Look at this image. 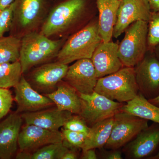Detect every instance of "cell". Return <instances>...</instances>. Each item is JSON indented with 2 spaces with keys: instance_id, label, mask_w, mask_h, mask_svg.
I'll list each match as a JSON object with an SVG mask.
<instances>
[{
  "instance_id": "cell-1",
  "label": "cell",
  "mask_w": 159,
  "mask_h": 159,
  "mask_svg": "<svg viewBox=\"0 0 159 159\" xmlns=\"http://www.w3.org/2000/svg\"><path fill=\"white\" fill-rule=\"evenodd\" d=\"M102 42L98 21L90 23L68 40L58 52L57 61L68 65L79 60L91 59Z\"/></svg>"
},
{
  "instance_id": "cell-2",
  "label": "cell",
  "mask_w": 159,
  "mask_h": 159,
  "mask_svg": "<svg viewBox=\"0 0 159 159\" xmlns=\"http://www.w3.org/2000/svg\"><path fill=\"white\" fill-rule=\"evenodd\" d=\"M139 89L134 67H125L113 74L98 78L94 91L119 102H128L138 94Z\"/></svg>"
},
{
  "instance_id": "cell-3",
  "label": "cell",
  "mask_w": 159,
  "mask_h": 159,
  "mask_svg": "<svg viewBox=\"0 0 159 159\" xmlns=\"http://www.w3.org/2000/svg\"><path fill=\"white\" fill-rule=\"evenodd\" d=\"M60 40H53L40 33L31 32L21 39L20 62L23 73L32 67L57 57L61 48Z\"/></svg>"
},
{
  "instance_id": "cell-4",
  "label": "cell",
  "mask_w": 159,
  "mask_h": 159,
  "mask_svg": "<svg viewBox=\"0 0 159 159\" xmlns=\"http://www.w3.org/2000/svg\"><path fill=\"white\" fill-rule=\"evenodd\" d=\"M148 22L137 21L129 26L119 45L118 55L122 65L134 67L145 56L148 48Z\"/></svg>"
},
{
  "instance_id": "cell-5",
  "label": "cell",
  "mask_w": 159,
  "mask_h": 159,
  "mask_svg": "<svg viewBox=\"0 0 159 159\" xmlns=\"http://www.w3.org/2000/svg\"><path fill=\"white\" fill-rule=\"evenodd\" d=\"M87 0H62L54 6L42 26L40 33L49 37L70 28L84 14Z\"/></svg>"
},
{
  "instance_id": "cell-6",
  "label": "cell",
  "mask_w": 159,
  "mask_h": 159,
  "mask_svg": "<svg viewBox=\"0 0 159 159\" xmlns=\"http://www.w3.org/2000/svg\"><path fill=\"white\" fill-rule=\"evenodd\" d=\"M110 137L104 146L118 149L126 145L142 131L148 127V121L120 111L115 115Z\"/></svg>"
},
{
  "instance_id": "cell-7",
  "label": "cell",
  "mask_w": 159,
  "mask_h": 159,
  "mask_svg": "<svg viewBox=\"0 0 159 159\" xmlns=\"http://www.w3.org/2000/svg\"><path fill=\"white\" fill-rule=\"evenodd\" d=\"M78 94L81 101V109L78 115L87 124L92 126L113 117L123 105L122 102L111 100L95 91L89 94Z\"/></svg>"
},
{
  "instance_id": "cell-8",
  "label": "cell",
  "mask_w": 159,
  "mask_h": 159,
  "mask_svg": "<svg viewBox=\"0 0 159 159\" xmlns=\"http://www.w3.org/2000/svg\"><path fill=\"white\" fill-rule=\"evenodd\" d=\"M152 11L147 0H120L113 37L117 38L133 23L148 22Z\"/></svg>"
},
{
  "instance_id": "cell-9",
  "label": "cell",
  "mask_w": 159,
  "mask_h": 159,
  "mask_svg": "<svg viewBox=\"0 0 159 159\" xmlns=\"http://www.w3.org/2000/svg\"><path fill=\"white\" fill-rule=\"evenodd\" d=\"M68 68V65L57 61L45 64L32 72L29 83L39 93H50L56 89L58 84L66 76Z\"/></svg>"
},
{
  "instance_id": "cell-10",
  "label": "cell",
  "mask_w": 159,
  "mask_h": 159,
  "mask_svg": "<svg viewBox=\"0 0 159 159\" xmlns=\"http://www.w3.org/2000/svg\"><path fill=\"white\" fill-rule=\"evenodd\" d=\"M98 79L91 59H83L69 67L63 80L79 93L89 94L94 92Z\"/></svg>"
},
{
  "instance_id": "cell-11",
  "label": "cell",
  "mask_w": 159,
  "mask_h": 159,
  "mask_svg": "<svg viewBox=\"0 0 159 159\" xmlns=\"http://www.w3.org/2000/svg\"><path fill=\"white\" fill-rule=\"evenodd\" d=\"M62 133L32 124H26L20 131L18 146L20 151H35L45 145L62 142Z\"/></svg>"
},
{
  "instance_id": "cell-12",
  "label": "cell",
  "mask_w": 159,
  "mask_h": 159,
  "mask_svg": "<svg viewBox=\"0 0 159 159\" xmlns=\"http://www.w3.org/2000/svg\"><path fill=\"white\" fill-rule=\"evenodd\" d=\"M139 90L146 98L159 94V61L153 55L144 57L135 69Z\"/></svg>"
},
{
  "instance_id": "cell-13",
  "label": "cell",
  "mask_w": 159,
  "mask_h": 159,
  "mask_svg": "<svg viewBox=\"0 0 159 159\" xmlns=\"http://www.w3.org/2000/svg\"><path fill=\"white\" fill-rule=\"evenodd\" d=\"M15 88L17 113L37 111L55 105L48 97L35 90L23 76Z\"/></svg>"
},
{
  "instance_id": "cell-14",
  "label": "cell",
  "mask_w": 159,
  "mask_h": 159,
  "mask_svg": "<svg viewBox=\"0 0 159 159\" xmlns=\"http://www.w3.org/2000/svg\"><path fill=\"white\" fill-rule=\"evenodd\" d=\"M118 48L117 43L102 42L94 51L91 60L97 78L113 74L123 67L118 55Z\"/></svg>"
},
{
  "instance_id": "cell-15",
  "label": "cell",
  "mask_w": 159,
  "mask_h": 159,
  "mask_svg": "<svg viewBox=\"0 0 159 159\" xmlns=\"http://www.w3.org/2000/svg\"><path fill=\"white\" fill-rule=\"evenodd\" d=\"M22 121L16 112L0 123V159H10L16 152Z\"/></svg>"
},
{
  "instance_id": "cell-16",
  "label": "cell",
  "mask_w": 159,
  "mask_h": 159,
  "mask_svg": "<svg viewBox=\"0 0 159 159\" xmlns=\"http://www.w3.org/2000/svg\"><path fill=\"white\" fill-rule=\"evenodd\" d=\"M72 113L57 107L25 112L21 115L26 124H32L51 130H59L72 116Z\"/></svg>"
},
{
  "instance_id": "cell-17",
  "label": "cell",
  "mask_w": 159,
  "mask_h": 159,
  "mask_svg": "<svg viewBox=\"0 0 159 159\" xmlns=\"http://www.w3.org/2000/svg\"><path fill=\"white\" fill-rule=\"evenodd\" d=\"M159 145V128L148 127L142 131L126 146V154L132 159L147 157Z\"/></svg>"
},
{
  "instance_id": "cell-18",
  "label": "cell",
  "mask_w": 159,
  "mask_h": 159,
  "mask_svg": "<svg viewBox=\"0 0 159 159\" xmlns=\"http://www.w3.org/2000/svg\"><path fill=\"white\" fill-rule=\"evenodd\" d=\"M99 13L98 28L102 42L111 41L116 22L120 0H96Z\"/></svg>"
},
{
  "instance_id": "cell-19",
  "label": "cell",
  "mask_w": 159,
  "mask_h": 159,
  "mask_svg": "<svg viewBox=\"0 0 159 159\" xmlns=\"http://www.w3.org/2000/svg\"><path fill=\"white\" fill-rule=\"evenodd\" d=\"M44 95L51 99L60 110L67 111L75 115H79L80 113L81 101L79 94L65 81L61 80L57 84L55 91Z\"/></svg>"
},
{
  "instance_id": "cell-20",
  "label": "cell",
  "mask_w": 159,
  "mask_h": 159,
  "mask_svg": "<svg viewBox=\"0 0 159 159\" xmlns=\"http://www.w3.org/2000/svg\"><path fill=\"white\" fill-rule=\"evenodd\" d=\"M14 15L23 28L30 27L36 22L48 5V0H15Z\"/></svg>"
},
{
  "instance_id": "cell-21",
  "label": "cell",
  "mask_w": 159,
  "mask_h": 159,
  "mask_svg": "<svg viewBox=\"0 0 159 159\" xmlns=\"http://www.w3.org/2000/svg\"><path fill=\"white\" fill-rule=\"evenodd\" d=\"M120 111L159 124V107L149 102L142 93L122 106Z\"/></svg>"
},
{
  "instance_id": "cell-22",
  "label": "cell",
  "mask_w": 159,
  "mask_h": 159,
  "mask_svg": "<svg viewBox=\"0 0 159 159\" xmlns=\"http://www.w3.org/2000/svg\"><path fill=\"white\" fill-rule=\"evenodd\" d=\"M114 123V117L97 122L90 127L82 150L104 147L110 137Z\"/></svg>"
},
{
  "instance_id": "cell-23",
  "label": "cell",
  "mask_w": 159,
  "mask_h": 159,
  "mask_svg": "<svg viewBox=\"0 0 159 159\" xmlns=\"http://www.w3.org/2000/svg\"><path fill=\"white\" fill-rule=\"evenodd\" d=\"M21 40L13 36L0 38V64L20 60Z\"/></svg>"
},
{
  "instance_id": "cell-24",
  "label": "cell",
  "mask_w": 159,
  "mask_h": 159,
  "mask_svg": "<svg viewBox=\"0 0 159 159\" xmlns=\"http://www.w3.org/2000/svg\"><path fill=\"white\" fill-rule=\"evenodd\" d=\"M23 74L19 61L0 64V88L8 89L16 86Z\"/></svg>"
},
{
  "instance_id": "cell-25",
  "label": "cell",
  "mask_w": 159,
  "mask_h": 159,
  "mask_svg": "<svg viewBox=\"0 0 159 159\" xmlns=\"http://www.w3.org/2000/svg\"><path fill=\"white\" fill-rule=\"evenodd\" d=\"M69 150L68 147L62 142L45 145L31 153V159H61Z\"/></svg>"
},
{
  "instance_id": "cell-26",
  "label": "cell",
  "mask_w": 159,
  "mask_h": 159,
  "mask_svg": "<svg viewBox=\"0 0 159 159\" xmlns=\"http://www.w3.org/2000/svg\"><path fill=\"white\" fill-rule=\"evenodd\" d=\"M148 48L153 49L159 45V11L152 12L148 22Z\"/></svg>"
},
{
  "instance_id": "cell-27",
  "label": "cell",
  "mask_w": 159,
  "mask_h": 159,
  "mask_svg": "<svg viewBox=\"0 0 159 159\" xmlns=\"http://www.w3.org/2000/svg\"><path fill=\"white\" fill-rule=\"evenodd\" d=\"M61 133L65 144L67 146L77 148H82L88 134L66 129H63Z\"/></svg>"
},
{
  "instance_id": "cell-28",
  "label": "cell",
  "mask_w": 159,
  "mask_h": 159,
  "mask_svg": "<svg viewBox=\"0 0 159 159\" xmlns=\"http://www.w3.org/2000/svg\"><path fill=\"white\" fill-rule=\"evenodd\" d=\"M15 2L5 9H0V38L10 30L13 23Z\"/></svg>"
},
{
  "instance_id": "cell-29",
  "label": "cell",
  "mask_w": 159,
  "mask_h": 159,
  "mask_svg": "<svg viewBox=\"0 0 159 159\" xmlns=\"http://www.w3.org/2000/svg\"><path fill=\"white\" fill-rule=\"evenodd\" d=\"M63 127L64 129L86 134H89L90 129V127L88 126L85 121L78 115L71 116Z\"/></svg>"
},
{
  "instance_id": "cell-30",
  "label": "cell",
  "mask_w": 159,
  "mask_h": 159,
  "mask_svg": "<svg viewBox=\"0 0 159 159\" xmlns=\"http://www.w3.org/2000/svg\"><path fill=\"white\" fill-rule=\"evenodd\" d=\"M12 101L11 92L8 89L0 88V119L8 113L12 106Z\"/></svg>"
},
{
  "instance_id": "cell-31",
  "label": "cell",
  "mask_w": 159,
  "mask_h": 159,
  "mask_svg": "<svg viewBox=\"0 0 159 159\" xmlns=\"http://www.w3.org/2000/svg\"><path fill=\"white\" fill-rule=\"evenodd\" d=\"M95 149H89L83 151L80 158L82 159H97V154Z\"/></svg>"
},
{
  "instance_id": "cell-32",
  "label": "cell",
  "mask_w": 159,
  "mask_h": 159,
  "mask_svg": "<svg viewBox=\"0 0 159 159\" xmlns=\"http://www.w3.org/2000/svg\"><path fill=\"white\" fill-rule=\"evenodd\" d=\"M106 159H122V154L119 151L114 150L113 151L111 152L107 153L105 156Z\"/></svg>"
},
{
  "instance_id": "cell-33",
  "label": "cell",
  "mask_w": 159,
  "mask_h": 159,
  "mask_svg": "<svg viewBox=\"0 0 159 159\" xmlns=\"http://www.w3.org/2000/svg\"><path fill=\"white\" fill-rule=\"evenodd\" d=\"M152 12L159 11V0H147Z\"/></svg>"
},
{
  "instance_id": "cell-34",
  "label": "cell",
  "mask_w": 159,
  "mask_h": 159,
  "mask_svg": "<svg viewBox=\"0 0 159 159\" xmlns=\"http://www.w3.org/2000/svg\"><path fill=\"white\" fill-rule=\"evenodd\" d=\"M31 153L29 152L20 151L17 154L16 159H31Z\"/></svg>"
},
{
  "instance_id": "cell-35",
  "label": "cell",
  "mask_w": 159,
  "mask_h": 159,
  "mask_svg": "<svg viewBox=\"0 0 159 159\" xmlns=\"http://www.w3.org/2000/svg\"><path fill=\"white\" fill-rule=\"evenodd\" d=\"M77 158V154L74 150L70 149L64 154L61 159H76Z\"/></svg>"
},
{
  "instance_id": "cell-36",
  "label": "cell",
  "mask_w": 159,
  "mask_h": 159,
  "mask_svg": "<svg viewBox=\"0 0 159 159\" xmlns=\"http://www.w3.org/2000/svg\"><path fill=\"white\" fill-rule=\"evenodd\" d=\"M15 0H0V9H5L10 6Z\"/></svg>"
},
{
  "instance_id": "cell-37",
  "label": "cell",
  "mask_w": 159,
  "mask_h": 159,
  "mask_svg": "<svg viewBox=\"0 0 159 159\" xmlns=\"http://www.w3.org/2000/svg\"><path fill=\"white\" fill-rule=\"evenodd\" d=\"M148 100L149 102H151L152 104H154V105L159 107V94L156 97L152 98V99H148Z\"/></svg>"
},
{
  "instance_id": "cell-38",
  "label": "cell",
  "mask_w": 159,
  "mask_h": 159,
  "mask_svg": "<svg viewBox=\"0 0 159 159\" xmlns=\"http://www.w3.org/2000/svg\"><path fill=\"white\" fill-rule=\"evenodd\" d=\"M150 159H159V152L156 155L152 157L151 158H150Z\"/></svg>"
}]
</instances>
